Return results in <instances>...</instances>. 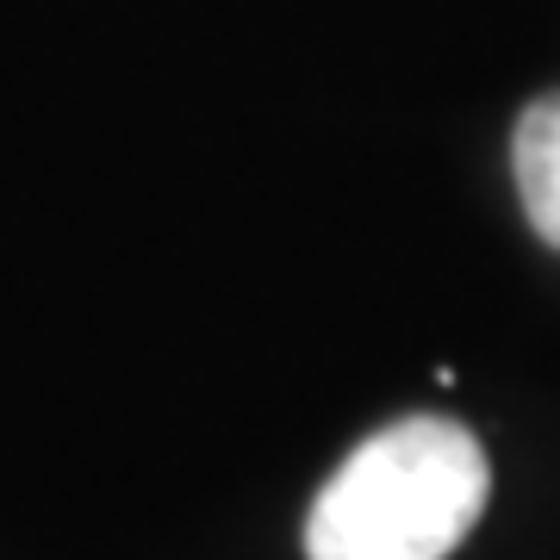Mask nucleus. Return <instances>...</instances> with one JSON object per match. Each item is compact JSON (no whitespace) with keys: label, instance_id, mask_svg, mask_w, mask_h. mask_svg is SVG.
<instances>
[{"label":"nucleus","instance_id":"nucleus-1","mask_svg":"<svg viewBox=\"0 0 560 560\" xmlns=\"http://www.w3.org/2000/svg\"><path fill=\"white\" fill-rule=\"evenodd\" d=\"M486 448L455 418H399L342 460L305 517V560H448L486 511Z\"/></svg>","mask_w":560,"mask_h":560},{"label":"nucleus","instance_id":"nucleus-2","mask_svg":"<svg viewBox=\"0 0 560 560\" xmlns=\"http://www.w3.org/2000/svg\"><path fill=\"white\" fill-rule=\"evenodd\" d=\"M511 175H517L536 237L560 249V94H541L523 106L517 131H511Z\"/></svg>","mask_w":560,"mask_h":560}]
</instances>
